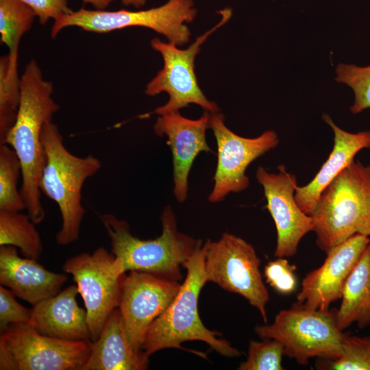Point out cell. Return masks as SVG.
I'll return each instance as SVG.
<instances>
[{
    "mask_svg": "<svg viewBox=\"0 0 370 370\" xmlns=\"http://www.w3.org/2000/svg\"><path fill=\"white\" fill-rule=\"evenodd\" d=\"M53 91V84L44 79L38 62L32 59L21 77L17 116L3 143L11 147L19 159L22 171L20 191L25 210L36 224L45 217L39 188L46 161L40 136L43 125L52 121L59 110L52 97Z\"/></svg>",
    "mask_w": 370,
    "mask_h": 370,
    "instance_id": "cell-1",
    "label": "cell"
},
{
    "mask_svg": "<svg viewBox=\"0 0 370 370\" xmlns=\"http://www.w3.org/2000/svg\"><path fill=\"white\" fill-rule=\"evenodd\" d=\"M101 219L110 239L114 267L121 275L137 271L178 281L182 278L181 267L201 241L177 230L175 216L170 206L162 212V232L155 239L137 238L125 220L113 214H105Z\"/></svg>",
    "mask_w": 370,
    "mask_h": 370,
    "instance_id": "cell-2",
    "label": "cell"
},
{
    "mask_svg": "<svg viewBox=\"0 0 370 370\" xmlns=\"http://www.w3.org/2000/svg\"><path fill=\"white\" fill-rule=\"evenodd\" d=\"M209 241H201L193 255L184 264L186 277L170 305L149 326L142 351L149 357L166 348H180L183 342L200 341L223 356L238 357L242 352L231 346L221 335L204 326L198 313V298L207 280L204 263Z\"/></svg>",
    "mask_w": 370,
    "mask_h": 370,
    "instance_id": "cell-3",
    "label": "cell"
},
{
    "mask_svg": "<svg viewBox=\"0 0 370 370\" xmlns=\"http://www.w3.org/2000/svg\"><path fill=\"white\" fill-rule=\"evenodd\" d=\"M41 143L46 161L39 188L58 205L62 225L56 243L67 245L78 240L85 209L82 204V189L86 180L101 169L100 160L92 155L77 156L65 147L58 126L46 122L41 130Z\"/></svg>",
    "mask_w": 370,
    "mask_h": 370,
    "instance_id": "cell-4",
    "label": "cell"
},
{
    "mask_svg": "<svg viewBox=\"0 0 370 370\" xmlns=\"http://www.w3.org/2000/svg\"><path fill=\"white\" fill-rule=\"evenodd\" d=\"M311 216L325 253L355 234L370 237V165L354 160L323 190Z\"/></svg>",
    "mask_w": 370,
    "mask_h": 370,
    "instance_id": "cell-5",
    "label": "cell"
},
{
    "mask_svg": "<svg viewBox=\"0 0 370 370\" xmlns=\"http://www.w3.org/2000/svg\"><path fill=\"white\" fill-rule=\"evenodd\" d=\"M256 334L283 346L284 356L306 365L312 358L336 359L342 354L345 334L336 323V312L315 310L294 304L280 310L273 322L257 325Z\"/></svg>",
    "mask_w": 370,
    "mask_h": 370,
    "instance_id": "cell-6",
    "label": "cell"
},
{
    "mask_svg": "<svg viewBox=\"0 0 370 370\" xmlns=\"http://www.w3.org/2000/svg\"><path fill=\"white\" fill-rule=\"evenodd\" d=\"M197 12L193 0H169L161 6L138 11L81 8L54 21L51 36L55 38L60 31L71 26L100 34L129 27H143L162 34L169 42L182 46L189 41L191 36L186 23L192 22Z\"/></svg>",
    "mask_w": 370,
    "mask_h": 370,
    "instance_id": "cell-7",
    "label": "cell"
},
{
    "mask_svg": "<svg viewBox=\"0 0 370 370\" xmlns=\"http://www.w3.org/2000/svg\"><path fill=\"white\" fill-rule=\"evenodd\" d=\"M220 12L221 21L212 29L198 36L187 49H178L175 45L162 42L158 38L151 40V47L162 55L164 66L147 84L145 92L149 96L166 92L169 96L164 105L155 110V114L162 115L179 112L190 103L197 104L210 113L219 112L217 104L208 100L199 86L195 72V60L201 45L232 16L230 8L222 10Z\"/></svg>",
    "mask_w": 370,
    "mask_h": 370,
    "instance_id": "cell-8",
    "label": "cell"
},
{
    "mask_svg": "<svg viewBox=\"0 0 370 370\" xmlns=\"http://www.w3.org/2000/svg\"><path fill=\"white\" fill-rule=\"evenodd\" d=\"M260 262L251 245L225 233L217 241H209L204 269L207 282L243 296L258 309L266 324L269 294L260 271Z\"/></svg>",
    "mask_w": 370,
    "mask_h": 370,
    "instance_id": "cell-9",
    "label": "cell"
},
{
    "mask_svg": "<svg viewBox=\"0 0 370 370\" xmlns=\"http://www.w3.org/2000/svg\"><path fill=\"white\" fill-rule=\"evenodd\" d=\"M114 256L103 247L92 254L82 253L67 259L63 266L72 275L86 311L90 341L95 342L111 314L119 308L124 276L114 269Z\"/></svg>",
    "mask_w": 370,
    "mask_h": 370,
    "instance_id": "cell-10",
    "label": "cell"
},
{
    "mask_svg": "<svg viewBox=\"0 0 370 370\" xmlns=\"http://www.w3.org/2000/svg\"><path fill=\"white\" fill-rule=\"evenodd\" d=\"M210 128L217 145V164L208 200L215 203L230 193L245 190L249 184L245 174L248 166L280 141L273 130L265 131L256 138L241 136L226 127L224 115L219 112L210 113Z\"/></svg>",
    "mask_w": 370,
    "mask_h": 370,
    "instance_id": "cell-11",
    "label": "cell"
},
{
    "mask_svg": "<svg viewBox=\"0 0 370 370\" xmlns=\"http://www.w3.org/2000/svg\"><path fill=\"white\" fill-rule=\"evenodd\" d=\"M13 354L18 370H81L91 341H69L39 333L29 323L10 325L1 336Z\"/></svg>",
    "mask_w": 370,
    "mask_h": 370,
    "instance_id": "cell-12",
    "label": "cell"
},
{
    "mask_svg": "<svg viewBox=\"0 0 370 370\" xmlns=\"http://www.w3.org/2000/svg\"><path fill=\"white\" fill-rule=\"evenodd\" d=\"M180 287L178 281L147 272L131 271L125 275L119 308L135 351L143 352L149 326L173 301Z\"/></svg>",
    "mask_w": 370,
    "mask_h": 370,
    "instance_id": "cell-13",
    "label": "cell"
},
{
    "mask_svg": "<svg viewBox=\"0 0 370 370\" xmlns=\"http://www.w3.org/2000/svg\"><path fill=\"white\" fill-rule=\"evenodd\" d=\"M256 178L263 188L267 208L276 227L277 244L274 256L276 258L293 256L297 253L302 238L314 229L312 216L303 212L295 201L296 176L289 173L284 165H280L276 173L259 166Z\"/></svg>",
    "mask_w": 370,
    "mask_h": 370,
    "instance_id": "cell-14",
    "label": "cell"
},
{
    "mask_svg": "<svg viewBox=\"0 0 370 370\" xmlns=\"http://www.w3.org/2000/svg\"><path fill=\"white\" fill-rule=\"evenodd\" d=\"M369 243V236L357 234L330 249L323 263L303 279L295 304L328 310L332 303L341 299L347 278Z\"/></svg>",
    "mask_w": 370,
    "mask_h": 370,
    "instance_id": "cell-15",
    "label": "cell"
},
{
    "mask_svg": "<svg viewBox=\"0 0 370 370\" xmlns=\"http://www.w3.org/2000/svg\"><path fill=\"white\" fill-rule=\"evenodd\" d=\"M210 113L205 111L198 119H189L179 112L159 115L153 125L158 136H165L173 156V193L178 202L186 201L188 175L197 156L212 152L206 141Z\"/></svg>",
    "mask_w": 370,
    "mask_h": 370,
    "instance_id": "cell-16",
    "label": "cell"
},
{
    "mask_svg": "<svg viewBox=\"0 0 370 370\" xmlns=\"http://www.w3.org/2000/svg\"><path fill=\"white\" fill-rule=\"evenodd\" d=\"M65 274L51 272L36 260L18 256L17 247L0 245V284L32 306L62 291Z\"/></svg>",
    "mask_w": 370,
    "mask_h": 370,
    "instance_id": "cell-17",
    "label": "cell"
},
{
    "mask_svg": "<svg viewBox=\"0 0 370 370\" xmlns=\"http://www.w3.org/2000/svg\"><path fill=\"white\" fill-rule=\"evenodd\" d=\"M322 117L334 132L332 149L314 178L303 186H297L295 192L297 205L310 216L326 187L354 160L360 151L370 148V131L348 132L337 126L327 114Z\"/></svg>",
    "mask_w": 370,
    "mask_h": 370,
    "instance_id": "cell-18",
    "label": "cell"
},
{
    "mask_svg": "<svg viewBox=\"0 0 370 370\" xmlns=\"http://www.w3.org/2000/svg\"><path fill=\"white\" fill-rule=\"evenodd\" d=\"M77 285H71L32 308L29 323L41 334L69 341H90L86 309L77 302Z\"/></svg>",
    "mask_w": 370,
    "mask_h": 370,
    "instance_id": "cell-19",
    "label": "cell"
},
{
    "mask_svg": "<svg viewBox=\"0 0 370 370\" xmlns=\"http://www.w3.org/2000/svg\"><path fill=\"white\" fill-rule=\"evenodd\" d=\"M149 357L136 352L129 341L121 312L115 308L108 317L103 330L92 342L88 360L81 370H144Z\"/></svg>",
    "mask_w": 370,
    "mask_h": 370,
    "instance_id": "cell-20",
    "label": "cell"
},
{
    "mask_svg": "<svg viewBox=\"0 0 370 370\" xmlns=\"http://www.w3.org/2000/svg\"><path fill=\"white\" fill-rule=\"evenodd\" d=\"M336 320L342 331L354 323L370 325V243L347 279Z\"/></svg>",
    "mask_w": 370,
    "mask_h": 370,
    "instance_id": "cell-21",
    "label": "cell"
},
{
    "mask_svg": "<svg viewBox=\"0 0 370 370\" xmlns=\"http://www.w3.org/2000/svg\"><path fill=\"white\" fill-rule=\"evenodd\" d=\"M36 225L28 214L0 210V245L14 246L25 258L38 259L43 245Z\"/></svg>",
    "mask_w": 370,
    "mask_h": 370,
    "instance_id": "cell-22",
    "label": "cell"
},
{
    "mask_svg": "<svg viewBox=\"0 0 370 370\" xmlns=\"http://www.w3.org/2000/svg\"><path fill=\"white\" fill-rule=\"evenodd\" d=\"M18 53L0 58V145L13 127L21 101V78L18 73Z\"/></svg>",
    "mask_w": 370,
    "mask_h": 370,
    "instance_id": "cell-23",
    "label": "cell"
},
{
    "mask_svg": "<svg viewBox=\"0 0 370 370\" xmlns=\"http://www.w3.org/2000/svg\"><path fill=\"white\" fill-rule=\"evenodd\" d=\"M35 16L21 0H0L1 41L10 53H18L21 39L32 28Z\"/></svg>",
    "mask_w": 370,
    "mask_h": 370,
    "instance_id": "cell-24",
    "label": "cell"
},
{
    "mask_svg": "<svg viewBox=\"0 0 370 370\" xmlns=\"http://www.w3.org/2000/svg\"><path fill=\"white\" fill-rule=\"evenodd\" d=\"M22 175L19 159L7 144L0 145V210L22 211L25 204L17 188Z\"/></svg>",
    "mask_w": 370,
    "mask_h": 370,
    "instance_id": "cell-25",
    "label": "cell"
},
{
    "mask_svg": "<svg viewBox=\"0 0 370 370\" xmlns=\"http://www.w3.org/2000/svg\"><path fill=\"white\" fill-rule=\"evenodd\" d=\"M317 369L370 370V336L345 334L341 356L336 359H321Z\"/></svg>",
    "mask_w": 370,
    "mask_h": 370,
    "instance_id": "cell-26",
    "label": "cell"
},
{
    "mask_svg": "<svg viewBox=\"0 0 370 370\" xmlns=\"http://www.w3.org/2000/svg\"><path fill=\"white\" fill-rule=\"evenodd\" d=\"M283 356V346L275 339L264 338L260 342L251 340L247 358L240 364L238 369L284 370L282 365Z\"/></svg>",
    "mask_w": 370,
    "mask_h": 370,
    "instance_id": "cell-27",
    "label": "cell"
},
{
    "mask_svg": "<svg viewBox=\"0 0 370 370\" xmlns=\"http://www.w3.org/2000/svg\"><path fill=\"white\" fill-rule=\"evenodd\" d=\"M338 82L349 86L354 92V101L350 108L354 114L370 108V66L339 64L336 69Z\"/></svg>",
    "mask_w": 370,
    "mask_h": 370,
    "instance_id": "cell-28",
    "label": "cell"
},
{
    "mask_svg": "<svg viewBox=\"0 0 370 370\" xmlns=\"http://www.w3.org/2000/svg\"><path fill=\"white\" fill-rule=\"evenodd\" d=\"M295 270L296 266L290 264L286 258H277L268 262L264 273L267 282L272 288L282 295H288L297 287Z\"/></svg>",
    "mask_w": 370,
    "mask_h": 370,
    "instance_id": "cell-29",
    "label": "cell"
},
{
    "mask_svg": "<svg viewBox=\"0 0 370 370\" xmlns=\"http://www.w3.org/2000/svg\"><path fill=\"white\" fill-rule=\"evenodd\" d=\"M15 294L4 286H0V330L3 332L11 324L29 323L32 309L20 304Z\"/></svg>",
    "mask_w": 370,
    "mask_h": 370,
    "instance_id": "cell-30",
    "label": "cell"
},
{
    "mask_svg": "<svg viewBox=\"0 0 370 370\" xmlns=\"http://www.w3.org/2000/svg\"><path fill=\"white\" fill-rule=\"evenodd\" d=\"M34 12L40 25H45L51 18L56 19L69 14L73 10L67 0H21Z\"/></svg>",
    "mask_w": 370,
    "mask_h": 370,
    "instance_id": "cell-31",
    "label": "cell"
},
{
    "mask_svg": "<svg viewBox=\"0 0 370 370\" xmlns=\"http://www.w3.org/2000/svg\"><path fill=\"white\" fill-rule=\"evenodd\" d=\"M0 369L18 370L16 359L4 340L0 337Z\"/></svg>",
    "mask_w": 370,
    "mask_h": 370,
    "instance_id": "cell-32",
    "label": "cell"
},
{
    "mask_svg": "<svg viewBox=\"0 0 370 370\" xmlns=\"http://www.w3.org/2000/svg\"><path fill=\"white\" fill-rule=\"evenodd\" d=\"M85 4H90L95 10H103L114 0H82Z\"/></svg>",
    "mask_w": 370,
    "mask_h": 370,
    "instance_id": "cell-33",
    "label": "cell"
},
{
    "mask_svg": "<svg viewBox=\"0 0 370 370\" xmlns=\"http://www.w3.org/2000/svg\"><path fill=\"white\" fill-rule=\"evenodd\" d=\"M147 0H121V3L125 5H133L137 8L143 6Z\"/></svg>",
    "mask_w": 370,
    "mask_h": 370,
    "instance_id": "cell-34",
    "label": "cell"
}]
</instances>
